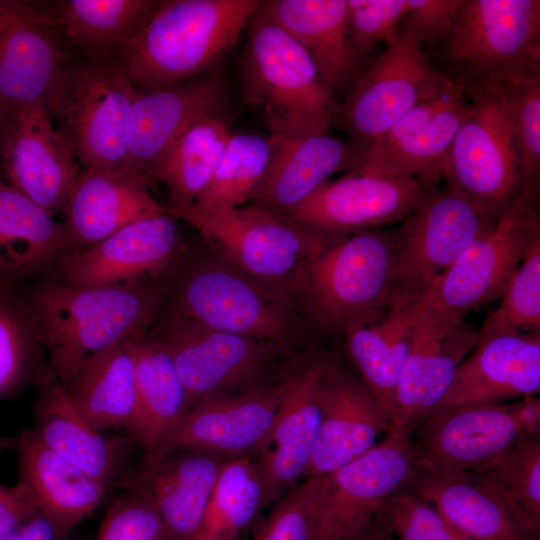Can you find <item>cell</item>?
I'll return each mask as SVG.
<instances>
[{
    "label": "cell",
    "instance_id": "f6af8a7d",
    "mask_svg": "<svg viewBox=\"0 0 540 540\" xmlns=\"http://www.w3.org/2000/svg\"><path fill=\"white\" fill-rule=\"evenodd\" d=\"M483 474L501 485L515 503L540 523V439L522 437Z\"/></svg>",
    "mask_w": 540,
    "mask_h": 540
},
{
    "label": "cell",
    "instance_id": "2e32d148",
    "mask_svg": "<svg viewBox=\"0 0 540 540\" xmlns=\"http://www.w3.org/2000/svg\"><path fill=\"white\" fill-rule=\"evenodd\" d=\"M1 128L0 158L6 182L51 215L62 210L80 171L71 146L53 125L45 105L11 110Z\"/></svg>",
    "mask_w": 540,
    "mask_h": 540
},
{
    "label": "cell",
    "instance_id": "816d5d0a",
    "mask_svg": "<svg viewBox=\"0 0 540 540\" xmlns=\"http://www.w3.org/2000/svg\"><path fill=\"white\" fill-rule=\"evenodd\" d=\"M39 512L29 491L21 482L0 483V540H5Z\"/></svg>",
    "mask_w": 540,
    "mask_h": 540
},
{
    "label": "cell",
    "instance_id": "f1b7e54d",
    "mask_svg": "<svg viewBox=\"0 0 540 540\" xmlns=\"http://www.w3.org/2000/svg\"><path fill=\"white\" fill-rule=\"evenodd\" d=\"M33 414V431L57 455L107 487L120 475L133 441L104 436L78 412L55 378L41 383Z\"/></svg>",
    "mask_w": 540,
    "mask_h": 540
},
{
    "label": "cell",
    "instance_id": "ac0fdd59",
    "mask_svg": "<svg viewBox=\"0 0 540 540\" xmlns=\"http://www.w3.org/2000/svg\"><path fill=\"white\" fill-rule=\"evenodd\" d=\"M158 337L169 351L191 408L204 398L254 385L270 344L205 327L175 315Z\"/></svg>",
    "mask_w": 540,
    "mask_h": 540
},
{
    "label": "cell",
    "instance_id": "cb8c5ba5",
    "mask_svg": "<svg viewBox=\"0 0 540 540\" xmlns=\"http://www.w3.org/2000/svg\"><path fill=\"white\" fill-rule=\"evenodd\" d=\"M223 461L193 450L145 455L124 474L120 487L152 503L162 540H195Z\"/></svg>",
    "mask_w": 540,
    "mask_h": 540
},
{
    "label": "cell",
    "instance_id": "8fae6325",
    "mask_svg": "<svg viewBox=\"0 0 540 540\" xmlns=\"http://www.w3.org/2000/svg\"><path fill=\"white\" fill-rule=\"evenodd\" d=\"M451 82L449 75L430 63L419 40L400 28L397 39L356 80L340 104L337 124L362 151Z\"/></svg>",
    "mask_w": 540,
    "mask_h": 540
},
{
    "label": "cell",
    "instance_id": "8d00e7d4",
    "mask_svg": "<svg viewBox=\"0 0 540 540\" xmlns=\"http://www.w3.org/2000/svg\"><path fill=\"white\" fill-rule=\"evenodd\" d=\"M132 339L89 358L66 389L78 412L100 431L122 428L129 436L135 428L137 394Z\"/></svg>",
    "mask_w": 540,
    "mask_h": 540
},
{
    "label": "cell",
    "instance_id": "f35d334b",
    "mask_svg": "<svg viewBox=\"0 0 540 540\" xmlns=\"http://www.w3.org/2000/svg\"><path fill=\"white\" fill-rule=\"evenodd\" d=\"M230 136L221 116L198 121L175 142L149 178L167 186L170 204L194 203L209 185Z\"/></svg>",
    "mask_w": 540,
    "mask_h": 540
},
{
    "label": "cell",
    "instance_id": "db71d44e",
    "mask_svg": "<svg viewBox=\"0 0 540 540\" xmlns=\"http://www.w3.org/2000/svg\"><path fill=\"white\" fill-rule=\"evenodd\" d=\"M5 540H65L39 511Z\"/></svg>",
    "mask_w": 540,
    "mask_h": 540
},
{
    "label": "cell",
    "instance_id": "7a4b0ae2",
    "mask_svg": "<svg viewBox=\"0 0 540 540\" xmlns=\"http://www.w3.org/2000/svg\"><path fill=\"white\" fill-rule=\"evenodd\" d=\"M259 5L258 0L162 1L116 64L140 90L188 80L234 46Z\"/></svg>",
    "mask_w": 540,
    "mask_h": 540
},
{
    "label": "cell",
    "instance_id": "d6a6232c",
    "mask_svg": "<svg viewBox=\"0 0 540 540\" xmlns=\"http://www.w3.org/2000/svg\"><path fill=\"white\" fill-rule=\"evenodd\" d=\"M71 244L64 223L0 181V288L61 261Z\"/></svg>",
    "mask_w": 540,
    "mask_h": 540
},
{
    "label": "cell",
    "instance_id": "4316f807",
    "mask_svg": "<svg viewBox=\"0 0 540 540\" xmlns=\"http://www.w3.org/2000/svg\"><path fill=\"white\" fill-rule=\"evenodd\" d=\"M414 304L416 318L396 391L391 426H409L411 421L433 409L477 340V333L464 321L444 319L420 308L415 301Z\"/></svg>",
    "mask_w": 540,
    "mask_h": 540
},
{
    "label": "cell",
    "instance_id": "c3c4849f",
    "mask_svg": "<svg viewBox=\"0 0 540 540\" xmlns=\"http://www.w3.org/2000/svg\"><path fill=\"white\" fill-rule=\"evenodd\" d=\"M350 43L363 59L373 46L392 44L400 32L408 0H346Z\"/></svg>",
    "mask_w": 540,
    "mask_h": 540
},
{
    "label": "cell",
    "instance_id": "b9f144b4",
    "mask_svg": "<svg viewBox=\"0 0 540 540\" xmlns=\"http://www.w3.org/2000/svg\"><path fill=\"white\" fill-rule=\"evenodd\" d=\"M504 101L524 190L538 193L540 177V74L495 84Z\"/></svg>",
    "mask_w": 540,
    "mask_h": 540
},
{
    "label": "cell",
    "instance_id": "3957f363",
    "mask_svg": "<svg viewBox=\"0 0 540 540\" xmlns=\"http://www.w3.org/2000/svg\"><path fill=\"white\" fill-rule=\"evenodd\" d=\"M247 28L243 97L263 109L270 137L294 141L328 134L338 122L340 104L306 51L259 9Z\"/></svg>",
    "mask_w": 540,
    "mask_h": 540
},
{
    "label": "cell",
    "instance_id": "5b68a950",
    "mask_svg": "<svg viewBox=\"0 0 540 540\" xmlns=\"http://www.w3.org/2000/svg\"><path fill=\"white\" fill-rule=\"evenodd\" d=\"M442 45L465 90L540 74V1L463 0Z\"/></svg>",
    "mask_w": 540,
    "mask_h": 540
},
{
    "label": "cell",
    "instance_id": "ffe728a7",
    "mask_svg": "<svg viewBox=\"0 0 540 540\" xmlns=\"http://www.w3.org/2000/svg\"><path fill=\"white\" fill-rule=\"evenodd\" d=\"M310 362L279 383L280 401L271 426L252 455L264 490V508L274 505L304 478L320 427L319 388L328 368Z\"/></svg>",
    "mask_w": 540,
    "mask_h": 540
},
{
    "label": "cell",
    "instance_id": "ba28073f",
    "mask_svg": "<svg viewBox=\"0 0 540 540\" xmlns=\"http://www.w3.org/2000/svg\"><path fill=\"white\" fill-rule=\"evenodd\" d=\"M167 212L192 225L229 265L258 280H279L300 269L332 235L303 227L258 204L202 210L170 204Z\"/></svg>",
    "mask_w": 540,
    "mask_h": 540
},
{
    "label": "cell",
    "instance_id": "5bb4252c",
    "mask_svg": "<svg viewBox=\"0 0 540 540\" xmlns=\"http://www.w3.org/2000/svg\"><path fill=\"white\" fill-rule=\"evenodd\" d=\"M177 314L205 327L279 344L294 333L286 306L258 281L229 264L195 268L177 295Z\"/></svg>",
    "mask_w": 540,
    "mask_h": 540
},
{
    "label": "cell",
    "instance_id": "7402d4cb",
    "mask_svg": "<svg viewBox=\"0 0 540 540\" xmlns=\"http://www.w3.org/2000/svg\"><path fill=\"white\" fill-rule=\"evenodd\" d=\"M280 394L278 383L204 398L151 455L193 450L222 460L252 456L271 426Z\"/></svg>",
    "mask_w": 540,
    "mask_h": 540
},
{
    "label": "cell",
    "instance_id": "7bdbcfd3",
    "mask_svg": "<svg viewBox=\"0 0 540 540\" xmlns=\"http://www.w3.org/2000/svg\"><path fill=\"white\" fill-rule=\"evenodd\" d=\"M500 297V305L488 314L481 329L540 333V237L530 243Z\"/></svg>",
    "mask_w": 540,
    "mask_h": 540
},
{
    "label": "cell",
    "instance_id": "11a10c76",
    "mask_svg": "<svg viewBox=\"0 0 540 540\" xmlns=\"http://www.w3.org/2000/svg\"><path fill=\"white\" fill-rule=\"evenodd\" d=\"M516 418L526 436L539 435L540 400L536 395L526 396L513 402Z\"/></svg>",
    "mask_w": 540,
    "mask_h": 540
},
{
    "label": "cell",
    "instance_id": "44dd1931",
    "mask_svg": "<svg viewBox=\"0 0 540 540\" xmlns=\"http://www.w3.org/2000/svg\"><path fill=\"white\" fill-rule=\"evenodd\" d=\"M405 490L473 540H535L540 523L483 473L415 469Z\"/></svg>",
    "mask_w": 540,
    "mask_h": 540
},
{
    "label": "cell",
    "instance_id": "8992f818",
    "mask_svg": "<svg viewBox=\"0 0 540 540\" xmlns=\"http://www.w3.org/2000/svg\"><path fill=\"white\" fill-rule=\"evenodd\" d=\"M139 92L116 63L67 65L45 108L86 169L127 171V126Z\"/></svg>",
    "mask_w": 540,
    "mask_h": 540
},
{
    "label": "cell",
    "instance_id": "484cf974",
    "mask_svg": "<svg viewBox=\"0 0 540 540\" xmlns=\"http://www.w3.org/2000/svg\"><path fill=\"white\" fill-rule=\"evenodd\" d=\"M320 427L304 478L322 477L358 458L391 428V417L365 383L334 365L319 388Z\"/></svg>",
    "mask_w": 540,
    "mask_h": 540
},
{
    "label": "cell",
    "instance_id": "52a82bcc",
    "mask_svg": "<svg viewBox=\"0 0 540 540\" xmlns=\"http://www.w3.org/2000/svg\"><path fill=\"white\" fill-rule=\"evenodd\" d=\"M466 91L471 101L439 166V178L498 217L524 191L507 110L496 85Z\"/></svg>",
    "mask_w": 540,
    "mask_h": 540
},
{
    "label": "cell",
    "instance_id": "680465c9",
    "mask_svg": "<svg viewBox=\"0 0 540 540\" xmlns=\"http://www.w3.org/2000/svg\"><path fill=\"white\" fill-rule=\"evenodd\" d=\"M1 133H2V128H1V120H0V147H1Z\"/></svg>",
    "mask_w": 540,
    "mask_h": 540
},
{
    "label": "cell",
    "instance_id": "60d3db41",
    "mask_svg": "<svg viewBox=\"0 0 540 540\" xmlns=\"http://www.w3.org/2000/svg\"><path fill=\"white\" fill-rule=\"evenodd\" d=\"M272 153L270 137L231 134L209 185L190 204L202 210H223L255 200Z\"/></svg>",
    "mask_w": 540,
    "mask_h": 540
},
{
    "label": "cell",
    "instance_id": "6da1fadb",
    "mask_svg": "<svg viewBox=\"0 0 540 540\" xmlns=\"http://www.w3.org/2000/svg\"><path fill=\"white\" fill-rule=\"evenodd\" d=\"M170 288L158 278L125 288L46 281L31 290L23 311L54 378L67 389L89 358L145 334Z\"/></svg>",
    "mask_w": 540,
    "mask_h": 540
},
{
    "label": "cell",
    "instance_id": "e575fe53",
    "mask_svg": "<svg viewBox=\"0 0 540 540\" xmlns=\"http://www.w3.org/2000/svg\"><path fill=\"white\" fill-rule=\"evenodd\" d=\"M137 420L128 436L145 455L154 454L191 409L188 394L163 341L145 334L131 342Z\"/></svg>",
    "mask_w": 540,
    "mask_h": 540
},
{
    "label": "cell",
    "instance_id": "277c9868",
    "mask_svg": "<svg viewBox=\"0 0 540 540\" xmlns=\"http://www.w3.org/2000/svg\"><path fill=\"white\" fill-rule=\"evenodd\" d=\"M395 230L369 229L333 235L300 267L317 318L344 330L391 306Z\"/></svg>",
    "mask_w": 540,
    "mask_h": 540
},
{
    "label": "cell",
    "instance_id": "681fc988",
    "mask_svg": "<svg viewBox=\"0 0 540 540\" xmlns=\"http://www.w3.org/2000/svg\"><path fill=\"white\" fill-rule=\"evenodd\" d=\"M96 540H162V525L152 503L125 490L107 509Z\"/></svg>",
    "mask_w": 540,
    "mask_h": 540
},
{
    "label": "cell",
    "instance_id": "6f0895ef",
    "mask_svg": "<svg viewBox=\"0 0 540 540\" xmlns=\"http://www.w3.org/2000/svg\"><path fill=\"white\" fill-rule=\"evenodd\" d=\"M15 448V437H8L0 432V454Z\"/></svg>",
    "mask_w": 540,
    "mask_h": 540
},
{
    "label": "cell",
    "instance_id": "7dc6e473",
    "mask_svg": "<svg viewBox=\"0 0 540 540\" xmlns=\"http://www.w3.org/2000/svg\"><path fill=\"white\" fill-rule=\"evenodd\" d=\"M33 338L24 311L0 288V397L14 392L31 371Z\"/></svg>",
    "mask_w": 540,
    "mask_h": 540
},
{
    "label": "cell",
    "instance_id": "ee69618b",
    "mask_svg": "<svg viewBox=\"0 0 540 540\" xmlns=\"http://www.w3.org/2000/svg\"><path fill=\"white\" fill-rule=\"evenodd\" d=\"M374 520L396 540H473L452 526L433 506L405 489L391 496Z\"/></svg>",
    "mask_w": 540,
    "mask_h": 540
},
{
    "label": "cell",
    "instance_id": "d590c367",
    "mask_svg": "<svg viewBox=\"0 0 540 540\" xmlns=\"http://www.w3.org/2000/svg\"><path fill=\"white\" fill-rule=\"evenodd\" d=\"M416 307L396 303L378 315L344 328L347 351L361 380L392 418L396 391L408 356Z\"/></svg>",
    "mask_w": 540,
    "mask_h": 540
},
{
    "label": "cell",
    "instance_id": "83f0119b",
    "mask_svg": "<svg viewBox=\"0 0 540 540\" xmlns=\"http://www.w3.org/2000/svg\"><path fill=\"white\" fill-rule=\"evenodd\" d=\"M148 179L137 172L80 171L62 209L73 243L89 246L129 224L168 213L149 193Z\"/></svg>",
    "mask_w": 540,
    "mask_h": 540
},
{
    "label": "cell",
    "instance_id": "e0dca14e",
    "mask_svg": "<svg viewBox=\"0 0 540 540\" xmlns=\"http://www.w3.org/2000/svg\"><path fill=\"white\" fill-rule=\"evenodd\" d=\"M413 177H380L350 171L327 180L283 213L308 229L341 235L404 220L427 189Z\"/></svg>",
    "mask_w": 540,
    "mask_h": 540
},
{
    "label": "cell",
    "instance_id": "9a60e30c",
    "mask_svg": "<svg viewBox=\"0 0 540 540\" xmlns=\"http://www.w3.org/2000/svg\"><path fill=\"white\" fill-rule=\"evenodd\" d=\"M452 79V78H451ZM469 96L459 82L426 99L360 153L353 172L413 177L430 186L465 115Z\"/></svg>",
    "mask_w": 540,
    "mask_h": 540
},
{
    "label": "cell",
    "instance_id": "603a6c76",
    "mask_svg": "<svg viewBox=\"0 0 540 540\" xmlns=\"http://www.w3.org/2000/svg\"><path fill=\"white\" fill-rule=\"evenodd\" d=\"M225 96L212 77L140 90L127 126V171L149 178L175 142L195 123L221 116Z\"/></svg>",
    "mask_w": 540,
    "mask_h": 540
},
{
    "label": "cell",
    "instance_id": "d6986e66",
    "mask_svg": "<svg viewBox=\"0 0 540 540\" xmlns=\"http://www.w3.org/2000/svg\"><path fill=\"white\" fill-rule=\"evenodd\" d=\"M169 213L129 224L107 238L69 252L60 261L62 283L89 288H125L157 279L179 248Z\"/></svg>",
    "mask_w": 540,
    "mask_h": 540
},
{
    "label": "cell",
    "instance_id": "d4e9b609",
    "mask_svg": "<svg viewBox=\"0 0 540 540\" xmlns=\"http://www.w3.org/2000/svg\"><path fill=\"white\" fill-rule=\"evenodd\" d=\"M539 389L540 333L480 329L471 353L459 365L452 384L433 409L506 402L536 395Z\"/></svg>",
    "mask_w": 540,
    "mask_h": 540
},
{
    "label": "cell",
    "instance_id": "30bf717a",
    "mask_svg": "<svg viewBox=\"0 0 540 540\" xmlns=\"http://www.w3.org/2000/svg\"><path fill=\"white\" fill-rule=\"evenodd\" d=\"M498 217L448 186H428L419 204L395 230L391 306L419 296Z\"/></svg>",
    "mask_w": 540,
    "mask_h": 540
},
{
    "label": "cell",
    "instance_id": "836d02e7",
    "mask_svg": "<svg viewBox=\"0 0 540 540\" xmlns=\"http://www.w3.org/2000/svg\"><path fill=\"white\" fill-rule=\"evenodd\" d=\"M54 25L22 23L0 33V120L11 110L46 104L68 63Z\"/></svg>",
    "mask_w": 540,
    "mask_h": 540
},
{
    "label": "cell",
    "instance_id": "4dcf8cb0",
    "mask_svg": "<svg viewBox=\"0 0 540 540\" xmlns=\"http://www.w3.org/2000/svg\"><path fill=\"white\" fill-rule=\"evenodd\" d=\"M258 9L306 51L332 92L355 80L362 58L349 40L346 0H268Z\"/></svg>",
    "mask_w": 540,
    "mask_h": 540
},
{
    "label": "cell",
    "instance_id": "f5cc1de1",
    "mask_svg": "<svg viewBox=\"0 0 540 540\" xmlns=\"http://www.w3.org/2000/svg\"><path fill=\"white\" fill-rule=\"evenodd\" d=\"M46 23L57 25L56 17L31 4L20 1L0 0V33L22 23Z\"/></svg>",
    "mask_w": 540,
    "mask_h": 540
},
{
    "label": "cell",
    "instance_id": "ab89813d",
    "mask_svg": "<svg viewBox=\"0 0 540 540\" xmlns=\"http://www.w3.org/2000/svg\"><path fill=\"white\" fill-rule=\"evenodd\" d=\"M263 508V484L253 457L224 460L195 540H238Z\"/></svg>",
    "mask_w": 540,
    "mask_h": 540
},
{
    "label": "cell",
    "instance_id": "9f6ffc18",
    "mask_svg": "<svg viewBox=\"0 0 540 540\" xmlns=\"http://www.w3.org/2000/svg\"><path fill=\"white\" fill-rule=\"evenodd\" d=\"M345 540H396L395 537L376 520H372L365 528Z\"/></svg>",
    "mask_w": 540,
    "mask_h": 540
},
{
    "label": "cell",
    "instance_id": "f546056e",
    "mask_svg": "<svg viewBox=\"0 0 540 540\" xmlns=\"http://www.w3.org/2000/svg\"><path fill=\"white\" fill-rule=\"evenodd\" d=\"M21 482L39 511L69 540L102 501L108 487L44 445L32 428L15 437Z\"/></svg>",
    "mask_w": 540,
    "mask_h": 540
},
{
    "label": "cell",
    "instance_id": "4fadbf2b",
    "mask_svg": "<svg viewBox=\"0 0 540 540\" xmlns=\"http://www.w3.org/2000/svg\"><path fill=\"white\" fill-rule=\"evenodd\" d=\"M408 430L414 466L425 471L484 473L526 436L507 402L436 408Z\"/></svg>",
    "mask_w": 540,
    "mask_h": 540
},
{
    "label": "cell",
    "instance_id": "f907efd6",
    "mask_svg": "<svg viewBox=\"0 0 540 540\" xmlns=\"http://www.w3.org/2000/svg\"><path fill=\"white\" fill-rule=\"evenodd\" d=\"M463 0H408L400 28L422 44L441 42L450 34Z\"/></svg>",
    "mask_w": 540,
    "mask_h": 540
},
{
    "label": "cell",
    "instance_id": "7c38bea8",
    "mask_svg": "<svg viewBox=\"0 0 540 540\" xmlns=\"http://www.w3.org/2000/svg\"><path fill=\"white\" fill-rule=\"evenodd\" d=\"M408 426H391L383 440L323 476L312 540H345L360 532L415 472Z\"/></svg>",
    "mask_w": 540,
    "mask_h": 540
},
{
    "label": "cell",
    "instance_id": "9c48e42d",
    "mask_svg": "<svg viewBox=\"0 0 540 540\" xmlns=\"http://www.w3.org/2000/svg\"><path fill=\"white\" fill-rule=\"evenodd\" d=\"M538 193L524 190L494 225L413 300L427 311L462 322L474 308L500 297L530 243L540 237Z\"/></svg>",
    "mask_w": 540,
    "mask_h": 540
},
{
    "label": "cell",
    "instance_id": "1f68e13d",
    "mask_svg": "<svg viewBox=\"0 0 540 540\" xmlns=\"http://www.w3.org/2000/svg\"><path fill=\"white\" fill-rule=\"evenodd\" d=\"M271 161L255 204L285 213L335 172L354 170L361 151L350 141L328 134L294 141L271 138Z\"/></svg>",
    "mask_w": 540,
    "mask_h": 540
},
{
    "label": "cell",
    "instance_id": "bcb514c9",
    "mask_svg": "<svg viewBox=\"0 0 540 540\" xmlns=\"http://www.w3.org/2000/svg\"><path fill=\"white\" fill-rule=\"evenodd\" d=\"M322 477H308L274 505L252 540H312Z\"/></svg>",
    "mask_w": 540,
    "mask_h": 540
},
{
    "label": "cell",
    "instance_id": "74e56055",
    "mask_svg": "<svg viewBox=\"0 0 540 540\" xmlns=\"http://www.w3.org/2000/svg\"><path fill=\"white\" fill-rule=\"evenodd\" d=\"M162 1L66 0L55 14L67 40L89 62L116 63L127 42L151 19Z\"/></svg>",
    "mask_w": 540,
    "mask_h": 540
}]
</instances>
